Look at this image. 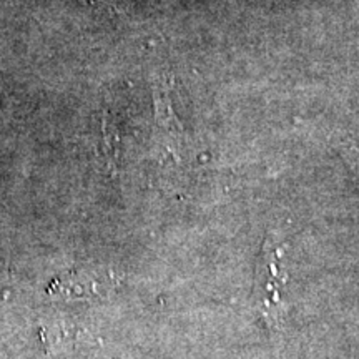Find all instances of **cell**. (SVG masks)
<instances>
[{"label":"cell","mask_w":359,"mask_h":359,"mask_svg":"<svg viewBox=\"0 0 359 359\" xmlns=\"http://www.w3.org/2000/svg\"><path fill=\"white\" fill-rule=\"evenodd\" d=\"M115 278L109 269H79L55 281L53 291L64 298H95L114 286Z\"/></svg>","instance_id":"cell-2"},{"label":"cell","mask_w":359,"mask_h":359,"mask_svg":"<svg viewBox=\"0 0 359 359\" xmlns=\"http://www.w3.org/2000/svg\"><path fill=\"white\" fill-rule=\"evenodd\" d=\"M253 303L269 326L281 325L288 311V273L285 251L275 241H264L255 268Z\"/></svg>","instance_id":"cell-1"}]
</instances>
